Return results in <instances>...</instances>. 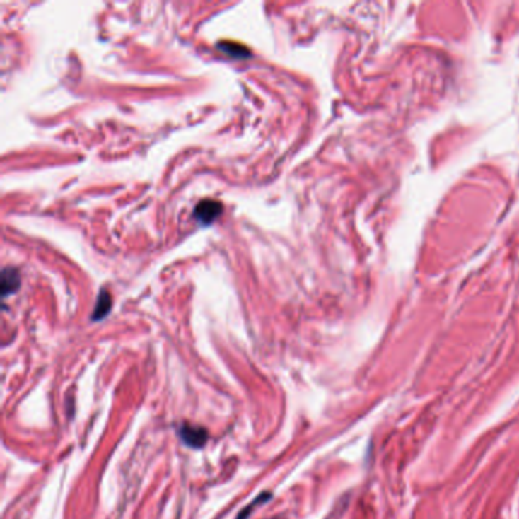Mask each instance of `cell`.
<instances>
[{
  "label": "cell",
  "mask_w": 519,
  "mask_h": 519,
  "mask_svg": "<svg viewBox=\"0 0 519 519\" xmlns=\"http://www.w3.org/2000/svg\"><path fill=\"white\" fill-rule=\"evenodd\" d=\"M223 204L216 199H203L195 207V218L202 224H212L221 215Z\"/></svg>",
  "instance_id": "cell-1"
},
{
  "label": "cell",
  "mask_w": 519,
  "mask_h": 519,
  "mask_svg": "<svg viewBox=\"0 0 519 519\" xmlns=\"http://www.w3.org/2000/svg\"><path fill=\"white\" fill-rule=\"evenodd\" d=\"M180 434H182V438L186 445L194 448H202L207 441V431L204 428H199L195 425L185 424L182 426V430H180Z\"/></svg>",
  "instance_id": "cell-2"
},
{
  "label": "cell",
  "mask_w": 519,
  "mask_h": 519,
  "mask_svg": "<svg viewBox=\"0 0 519 519\" xmlns=\"http://www.w3.org/2000/svg\"><path fill=\"white\" fill-rule=\"evenodd\" d=\"M20 285V276L14 268H5L2 272V293L8 296L9 293L16 291Z\"/></svg>",
  "instance_id": "cell-3"
},
{
  "label": "cell",
  "mask_w": 519,
  "mask_h": 519,
  "mask_svg": "<svg viewBox=\"0 0 519 519\" xmlns=\"http://www.w3.org/2000/svg\"><path fill=\"white\" fill-rule=\"evenodd\" d=\"M110 308H112V298H110V296L105 291H103L98 298V303L93 313V320H101V318L110 311Z\"/></svg>",
  "instance_id": "cell-4"
},
{
  "label": "cell",
  "mask_w": 519,
  "mask_h": 519,
  "mask_svg": "<svg viewBox=\"0 0 519 519\" xmlns=\"http://www.w3.org/2000/svg\"><path fill=\"white\" fill-rule=\"evenodd\" d=\"M219 49H221V51H224V52H227L228 55L235 57V58H243V57L250 55L245 51V47L236 46L233 43H221V45H219Z\"/></svg>",
  "instance_id": "cell-5"
}]
</instances>
